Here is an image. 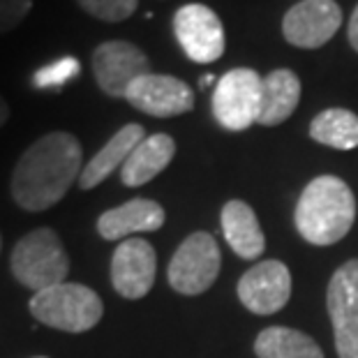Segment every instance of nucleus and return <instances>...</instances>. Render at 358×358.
Here are the masks:
<instances>
[{"label":"nucleus","instance_id":"nucleus-14","mask_svg":"<svg viewBox=\"0 0 358 358\" xmlns=\"http://www.w3.org/2000/svg\"><path fill=\"white\" fill-rule=\"evenodd\" d=\"M166 213L153 199H129L97 217V234L104 241H125L134 234L157 231L164 227Z\"/></svg>","mask_w":358,"mask_h":358},{"label":"nucleus","instance_id":"nucleus-13","mask_svg":"<svg viewBox=\"0 0 358 358\" xmlns=\"http://www.w3.org/2000/svg\"><path fill=\"white\" fill-rule=\"evenodd\" d=\"M292 296V273L278 259H266L252 266L238 280V299L255 315H275Z\"/></svg>","mask_w":358,"mask_h":358},{"label":"nucleus","instance_id":"nucleus-20","mask_svg":"<svg viewBox=\"0 0 358 358\" xmlns=\"http://www.w3.org/2000/svg\"><path fill=\"white\" fill-rule=\"evenodd\" d=\"M310 136L335 150L358 148V116L349 109H326L312 118Z\"/></svg>","mask_w":358,"mask_h":358},{"label":"nucleus","instance_id":"nucleus-12","mask_svg":"<svg viewBox=\"0 0 358 358\" xmlns=\"http://www.w3.org/2000/svg\"><path fill=\"white\" fill-rule=\"evenodd\" d=\"M157 255L143 238H125L111 257V285L127 301L143 299L155 285Z\"/></svg>","mask_w":358,"mask_h":358},{"label":"nucleus","instance_id":"nucleus-10","mask_svg":"<svg viewBox=\"0 0 358 358\" xmlns=\"http://www.w3.org/2000/svg\"><path fill=\"white\" fill-rule=\"evenodd\" d=\"M125 100L136 111L153 118H173L194 109V93L185 81L171 74L148 72L129 86Z\"/></svg>","mask_w":358,"mask_h":358},{"label":"nucleus","instance_id":"nucleus-7","mask_svg":"<svg viewBox=\"0 0 358 358\" xmlns=\"http://www.w3.org/2000/svg\"><path fill=\"white\" fill-rule=\"evenodd\" d=\"M326 308L333 324L335 352L340 358H358V259H349L333 273Z\"/></svg>","mask_w":358,"mask_h":358},{"label":"nucleus","instance_id":"nucleus-5","mask_svg":"<svg viewBox=\"0 0 358 358\" xmlns=\"http://www.w3.org/2000/svg\"><path fill=\"white\" fill-rule=\"evenodd\" d=\"M222 266L217 241L208 231L189 234L173 252L166 278L173 292L182 296H199L215 285Z\"/></svg>","mask_w":358,"mask_h":358},{"label":"nucleus","instance_id":"nucleus-23","mask_svg":"<svg viewBox=\"0 0 358 358\" xmlns=\"http://www.w3.org/2000/svg\"><path fill=\"white\" fill-rule=\"evenodd\" d=\"M30 10H33V0H0V35L19 28Z\"/></svg>","mask_w":358,"mask_h":358},{"label":"nucleus","instance_id":"nucleus-11","mask_svg":"<svg viewBox=\"0 0 358 358\" xmlns=\"http://www.w3.org/2000/svg\"><path fill=\"white\" fill-rule=\"evenodd\" d=\"M342 26V10L335 0H301L282 19V35L299 49H319Z\"/></svg>","mask_w":358,"mask_h":358},{"label":"nucleus","instance_id":"nucleus-22","mask_svg":"<svg viewBox=\"0 0 358 358\" xmlns=\"http://www.w3.org/2000/svg\"><path fill=\"white\" fill-rule=\"evenodd\" d=\"M79 72H81V67L74 58H60V60H56V63H51V65L35 72V86L37 88L63 86V83L77 77Z\"/></svg>","mask_w":358,"mask_h":358},{"label":"nucleus","instance_id":"nucleus-16","mask_svg":"<svg viewBox=\"0 0 358 358\" xmlns=\"http://www.w3.org/2000/svg\"><path fill=\"white\" fill-rule=\"evenodd\" d=\"M173 155H176V141H173V136L164 132L150 134L125 159L123 169H120V180L127 187L146 185V182L159 176L171 164Z\"/></svg>","mask_w":358,"mask_h":358},{"label":"nucleus","instance_id":"nucleus-21","mask_svg":"<svg viewBox=\"0 0 358 358\" xmlns=\"http://www.w3.org/2000/svg\"><path fill=\"white\" fill-rule=\"evenodd\" d=\"M77 3L90 17L106 21V24H118L132 17L139 0H77Z\"/></svg>","mask_w":358,"mask_h":358},{"label":"nucleus","instance_id":"nucleus-18","mask_svg":"<svg viewBox=\"0 0 358 358\" xmlns=\"http://www.w3.org/2000/svg\"><path fill=\"white\" fill-rule=\"evenodd\" d=\"M222 234L229 248L243 259H259L266 248L262 224L245 201H227L222 208Z\"/></svg>","mask_w":358,"mask_h":358},{"label":"nucleus","instance_id":"nucleus-2","mask_svg":"<svg viewBox=\"0 0 358 358\" xmlns=\"http://www.w3.org/2000/svg\"><path fill=\"white\" fill-rule=\"evenodd\" d=\"M294 220L296 229L310 245L329 248L340 243L356 220L352 187L338 176H317L299 196Z\"/></svg>","mask_w":358,"mask_h":358},{"label":"nucleus","instance_id":"nucleus-28","mask_svg":"<svg viewBox=\"0 0 358 358\" xmlns=\"http://www.w3.org/2000/svg\"><path fill=\"white\" fill-rule=\"evenodd\" d=\"M33 358H47V356H33Z\"/></svg>","mask_w":358,"mask_h":358},{"label":"nucleus","instance_id":"nucleus-15","mask_svg":"<svg viewBox=\"0 0 358 358\" xmlns=\"http://www.w3.org/2000/svg\"><path fill=\"white\" fill-rule=\"evenodd\" d=\"M146 139V129L139 123H127L111 136L104 146L93 155V159L81 169L79 176V187L83 192L97 187L104 182L116 169H123L125 159L132 155V150Z\"/></svg>","mask_w":358,"mask_h":358},{"label":"nucleus","instance_id":"nucleus-1","mask_svg":"<svg viewBox=\"0 0 358 358\" xmlns=\"http://www.w3.org/2000/svg\"><path fill=\"white\" fill-rule=\"evenodd\" d=\"M83 148L70 132H49L35 139L14 164L10 192L21 210H49L65 199L81 176Z\"/></svg>","mask_w":358,"mask_h":358},{"label":"nucleus","instance_id":"nucleus-19","mask_svg":"<svg viewBox=\"0 0 358 358\" xmlns=\"http://www.w3.org/2000/svg\"><path fill=\"white\" fill-rule=\"evenodd\" d=\"M257 358H324L322 347L310 338L287 326H268L255 340Z\"/></svg>","mask_w":358,"mask_h":358},{"label":"nucleus","instance_id":"nucleus-3","mask_svg":"<svg viewBox=\"0 0 358 358\" xmlns=\"http://www.w3.org/2000/svg\"><path fill=\"white\" fill-rule=\"evenodd\" d=\"M28 308L35 322L63 333H86L95 329L104 315L100 296L79 282L42 289L30 299Z\"/></svg>","mask_w":358,"mask_h":358},{"label":"nucleus","instance_id":"nucleus-9","mask_svg":"<svg viewBox=\"0 0 358 358\" xmlns=\"http://www.w3.org/2000/svg\"><path fill=\"white\" fill-rule=\"evenodd\" d=\"M173 33L185 56L199 65L213 63L224 53V26L208 5H182L173 14Z\"/></svg>","mask_w":358,"mask_h":358},{"label":"nucleus","instance_id":"nucleus-27","mask_svg":"<svg viewBox=\"0 0 358 358\" xmlns=\"http://www.w3.org/2000/svg\"><path fill=\"white\" fill-rule=\"evenodd\" d=\"M0 250H3V236H0Z\"/></svg>","mask_w":358,"mask_h":358},{"label":"nucleus","instance_id":"nucleus-25","mask_svg":"<svg viewBox=\"0 0 358 358\" xmlns=\"http://www.w3.org/2000/svg\"><path fill=\"white\" fill-rule=\"evenodd\" d=\"M10 120V106H7V102H5V97L0 95V129L5 127V123Z\"/></svg>","mask_w":358,"mask_h":358},{"label":"nucleus","instance_id":"nucleus-17","mask_svg":"<svg viewBox=\"0 0 358 358\" xmlns=\"http://www.w3.org/2000/svg\"><path fill=\"white\" fill-rule=\"evenodd\" d=\"M301 100V79L296 72L287 70H273L262 81V104H259V118L257 123L264 127H273L285 123L292 118Z\"/></svg>","mask_w":358,"mask_h":358},{"label":"nucleus","instance_id":"nucleus-24","mask_svg":"<svg viewBox=\"0 0 358 358\" xmlns=\"http://www.w3.org/2000/svg\"><path fill=\"white\" fill-rule=\"evenodd\" d=\"M347 37H349V44L354 47V51H358V5H356V10L352 12V19H349Z\"/></svg>","mask_w":358,"mask_h":358},{"label":"nucleus","instance_id":"nucleus-8","mask_svg":"<svg viewBox=\"0 0 358 358\" xmlns=\"http://www.w3.org/2000/svg\"><path fill=\"white\" fill-rule=\"evenodd\" d=\"M150 72V60L136 44L125 40L102 42L93 51V74L104 95L125 100L129 86Z\"/></svg>","mask_w":358,"mask_h":358},{"label":"nucleus","instance_id":"nucleus-26","mask_svg":"<svg viewBox=\"0 0 358 358\" xmlns=\"http://www.w3.org/2000/svg\"><path fill=\"white\" fill-rule=\"evenodd\" d=\"M213 81H215V77H213V74H206V77L201 79V88H208V86H213Z\"/></svg>","mask_w":358,"mask_h":358},{"label":"nucleus","instance_id":"nucleus-4","mask_svg":"<svg viewBox=\"0 0 358 358\" xmlns=\"http://www.w3.org/2000/svg\"><path fill=\"white\" fill-rule=\"evenodd\" d=\"M10 268L19 285L37 294L42 289L63 285L70 273V257L60 236L49 227H40L17 241L10 257Z\"/></svg>","mask_w":358,"mask_h":358},{"label":"nucleus","instance_id":"nucleus-6","mask_svg":"<svg viewBox=\"0 0 358 358\" xmlns=\"http://www.w3.org/2000/svg\"><path fill=\"white\" fill-rule=\"evenodd\" d=\"M262 81L264 77H259V72L250 67H236L217 81L213 90V116L224 129L243 132L257 123Z\"/></svg>","mask_w":358,"mask_h":358}]
</instances>
